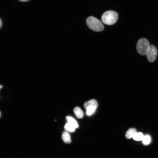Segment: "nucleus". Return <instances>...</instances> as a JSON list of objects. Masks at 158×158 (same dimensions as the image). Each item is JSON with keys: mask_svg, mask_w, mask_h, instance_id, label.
Masks as SVG:
<instances>
[{"mask_svg": "<svg viewBox=\"0 0 158 158\" xmlns=\"http://www.w3.org/2000/svg\"><path fill=\"white\" fill-rule=\"evenodd\" d=\"M118 18V14L116 12L113 11H108L102 15L101 20L105 24L111 25L116 22Z\"/></svg>", "mask_w": 158, "mask_h": 158, "instance_id": "f257e3e1", "label": "nucleus"}, {"mask_svg": "<svg viewBox=\"0 0 158 158\" xmlns=\"http://www.w3.org/2000/svg\"><path fill=\"white\" fill-rule=\"evenodd\" d=\"M86 23L90 29L95 31H101L104 28L102 23L99 20L93 16L88 17L87 19Z\"/></svg>", "mask_w": 158, "mask_h": 158, "instance_id": "f03ea898", "label": "nucleus"}, {"mask_svg": "<svg viewBox=\"0 0 158 158\" xmlns=\"http://www.w3.org/2000/svg\"><path fill=\"white\" fill-rule=\"evenodd\" d=\"M150 45L149 42L146 39L142 38L140 39L136 45L137 52L140 55H145Z\"/></svg>", "mask_w": 158, "mask_h": 158, "instance_id": "7ed1b4c3", "label": "nucleus"}, {"mask_svg": "<svg viewBox=\"0 0 158 158\" xmlns=\"http://www.w3.org/2000/svg\"><path fill=\"white\" fill-rule=\"evenodd\" d=\"M84 106L86 110V114L90 116L95 112L98 106V103L95 99H92L85 102Z\"/></svg>", "mask_w": 158, "mask_h": 158, "instance_id": "20e7f679", "label": "nucleus"}, {"mask_svg": "<svg viewBox=\"0 0 158 158\" xmlns=\"http://www.w3.org/2000/svg\"><path fill=\"white\" fill-rule=\"evenodd\" d=\"M157 54L156 47L154 45H150L146 55L149 61L152 62L155 60Z\"/></svg>", "mask_w": 158, "mask_h": 158, "instance_id": "39448f33", "label": "nucleus"}, {"mask_svg": "<svg viewBox=\"0 0 158 158\" xmlns=\"http://www.w3.org/2000/svg\"><path fill=\"white\" fill-rule=\"evenodd\" d=\"M61 138L63 141L66 143H69L71 142V137L67 131H64L62 133Z\"/></svg>", "mask_w": 158, "mask_h": 158, "instance_id": "423d86ee", "label": "nucleus"}, {"mask_svg": "<svg viewBox=\"0 0 158 158\" xmlns=\"http://www.w3.org/2000/svg\"><path fill=\"white\" fill-rule=\"evenodd\" d=\"M73 111L75 114L78 118H82L84 116L83 112L80 108L78 107H75L73 109Z\"/></svg>", "mask_w": 158, "mask_h": 158, "instance_id": "0eeeda50", "label": "nucleus"}, {"mask_svg": "<svg viewBox=\"0 0 158 158\" xmlns=\"http://www.w3.org/2000/svg\"><path fill=\"white\" fill-rule=\"evenodd\" d=\"M66 119L67 122L76 128L78 127V124L75 120L73 117L69 116L66 117Z\"/></svg>", "mask_w": 158, "mask_h": 158, "instance_id": "6e6552de", "label": "nucleus"}, {"mask_svg": "<svg viewBox=\"0 0 158 158\" xmlns=\"http://www.w3.org/2000/svg\"><path fill=\"white\" fill-rule=\"evenodd\" d=\"M136 129L134 128H131L128 129L126 132L125 136L127 139H130L133 137L137 133Z\"/></svg>", "mask_w": 158, "mask_h": 158, "instance_id": "1a4fd4ad", "label": "nucleus"}, {"mask_svg": "<svg viewBox=\"0 0 158 158\" xmlns=\"http://www.w3.org/2000/svg\"><path fill=\"white\" fill-rule=\"evenodd\" d=\"M64 128L67 131L69 132H73L76 129L73 126L68 122L65 125Z\"/></svg>", "mask_w": 158, "mask_h": 158, "instance_id": "9d476101", "label": "nucleus"}, {"mask_svg": "<svg viewBox=\"0 0 158 158\" xmlns=\"http://www.w3.org/2000/svg\"><path fill=\"white\" fill-rule=\"evenodd\" d=\"M144 136L142 133L140 132L137 133L133 137L134 140L137 141L142 140Z\"/></svg>", "mask_w": 158, "mask_h": 158, "instance_id": "9b49d317", "label": "nucleus"}, {"mask_svg": "<svg viewBox=\"0 0 158 158\" xmlns=\"http://www.w3.org/2000/svg\"><path fill=\"white\" fill-rule=\"evenodd\" d=\"M150 138L149 136L146 135L144 136L142 141L144 144L147 145L150 143Z\"/></svg>", "mask_w": 158, "mask_h": 158, "instance_id": "f8f14e48", "label": "nucleus"}, {"mask_svg": "<svg viewBox=\"0 0 158 158\" xmlns=\"http://www.w3.org/2000/svg\"><path fill=\"white\" fill-rule=\"evenodd\" d=\"M0 27H1L2 24V21L1 20V19H0Z\"/></svg>", "mask_w": 158, "mask_h": 158, "instance_id": "ddd939ff", "label": "nucleus"}, {"mask_svg": "<svg viewBox=\"0 0 158 158\" xmlns=\"http://www.w3.org/2000/svg\"><path fill=\"white\" fill-rule=\"evenodd\" d=\"M21 1H26L29 0H18Z\"/></svg>", "mask_w": 158, "mask_h": 158, "instance_id": "4468645a", "label": "nucleus"}, {"mask_svg": "<svg viewBox=\"0 0 158 158\" xmlns=\"http://www.w3.org/2000/svg\"><path fill=\"white\" fill-rule=\"evenodd\" d=\"M2 87V86L1 85H0V88H1Z\"/></svg>", "mask_w": 158, "mask_h": 158, "instance_id": "2eb2a0df", "label": "nucleus"}]
</instances>
